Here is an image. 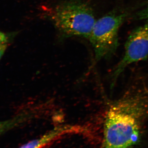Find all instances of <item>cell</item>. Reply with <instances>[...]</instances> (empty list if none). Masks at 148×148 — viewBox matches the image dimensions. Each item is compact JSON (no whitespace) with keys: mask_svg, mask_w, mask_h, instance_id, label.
I'll use <instances>...</instances> for the list:
<instances>
[{"mask_svg":"<svg viewBox=\"0 0 148 148\" xmlns=\"http://www.w3.org/2000/svg\"><path fill=\"white\" fill-rule=\"evenodd\" d=\"M28 115L20 114L9 119L0 121V136L18 127L27 120Z\"/></svg>","mask_w":148,"mask_h":148,"instance_id":"obj_6","label":"cell"},{"mask_svg":"<svg viewBox=\"0 0 148 148\" xmlns=\"http://www.w3.org/2000/svg\"><path fill=\"white\" fill-rule=\"evenodd\" d=\"M51 20L61 39L74 36L89 39L96 20L85 0H63L51 12Z\"/></svg>","mask_w":148,"mask_h":148,"instance_id":"obj_2","label":"cell"},{"mask_svg":"<svg viewBox=\"0 0 148 148\" xmlns=\"http://www.w3.org/2000/svg\"><path fill=\"white\" fill-rule=\"evenodd\" d=\"M127 16L126 12L115 10L96 20L88 39L96 60L108 58L115 52L119 46V32Z\"/></svg>","mask_w":148,"mask_h":148,"instance_id":"obj_3","label":"cell"},{"mask_svg":"<svg viewBox=\"0 0 148 148\" xmlns=\"http://www.w3.org/2000/svg\"><path fill=\"white\" fill-rule=\"evenodd\" d=\"M132 18L135 20H148V3L145 8L134 14Z\"/></svg>","mask_w":148,"mask_h":148,"instance_id":"obj_8","label":"cell"},{"mask_svg":"<svg viewBox=\"0 0 148 148\" xmlns=\"http://www.w3.org/2000/svg\"><path fill=\"white\" fill-rule=\"evenodd\" d=\"M83 131L82 127L77 125H67L57 126L38 139L30 141L18 148H42L61 135Z\"/></svg>","mask_w":148,"mask_h":148,"instance_id":"obj_5","label":"cell"},{"mask_svg":"<svg viewBox=\"0 0 148 148\" xmlns=\"http://www.w3.org/2000/svg\"><path fill=\"white\" fill-rule=\"evenodd\" d=\"M138 97L113 103L106 111L102 148H132L140 142V120L146 115V104Z\"/></svg>","mask_w":148,"mask_h":148,"instance_id":"obj_1","label":"cell"},{"mask_svg":"<svg viewBox=\"0 0 148 148\" xmlns=\"http://www.w3.org/2000/svg\"><path fill=\"white\" fill-rule=\"evenodd\" d=\"M18 32L5 33L0 31V61Z\"/></svg>","mask_w":148,"mask_h":148,"instance_id":"obj_7","label":"cell"},{"mask_svg":"<svg viewBox=\"0 0 148 148\" xmlns=\"http://www.w3.org/2000/svg\"><path fill=\"white\" fill-rule=\"evenodd\" d=\"M124 55L117 65L112 75V86L125 68L134 63L146 60L148 57V20L130 33L125 45Z\"/></svg>","mask_w":148,"mask_h":148,"instance_id":"obj_4","label":"cell"}]
</instances>
